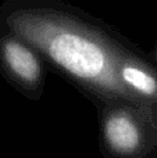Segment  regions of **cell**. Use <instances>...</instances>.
<instances>
[{
  "instance_id": "1",
  "label": "cell",
  "mask_w": 157,
  "mask_h": 158,
  "mask_svg": "<svg viewBox=\"0 0 157 158\" xmlns=\"http://www.w3.org/2000/svg\"><path fill=\"white\" fill-rule=\"evenodd\" d=\"M0 27L27 42L95 106L132 101L120 69L142 49L102 19L58 0H7Z\"/></svg>"
},
{
  "instance_id": "2",
  "label": "cell",
  "mask_w": 157,
  "mask_h": 158,
  "mask_svg": "<svg viewBox=\"0 0 157 158\" xmlns=\"http://www.w3.org/2000/svg\"><path fill=\"white\" fill-rule=\"evenodd\" d=\"M104 158H157V107L129 100L96 104Z\"/></svg>"
},
{
  "instance_id": "3",
  "label": "cell",
  "mask_w": 157,
  "mask_h": 158,
  "mask_svg": "<svg viewBox=\"0 0 157 158\" xmlns=\"http://www.w3.org/2000/svg\"><path fill=\"white\" fill-rule=\"evenodd\" d=\"M0 72L29 100L38 101L45 90L47 65L29 44L0 27Z\"/></svg>"
}]
</instances>
